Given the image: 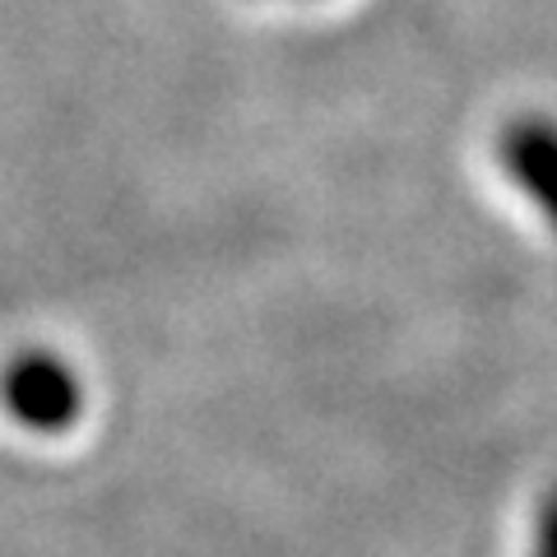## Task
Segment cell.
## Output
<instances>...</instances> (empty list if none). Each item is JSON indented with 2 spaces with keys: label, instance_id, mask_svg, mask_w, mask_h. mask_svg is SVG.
<instances>
[{
  "label": "cell",
  "instance_id": "3",
  "mask_svg": "<svg viewBox=\"0 0 557 557\" xmlns=\"http://www.w3.org/2000/svg\"><path fill=\"white\" fill-rule=\"evenodd\" d=\"M539 557H557V493L544 507V525H539Z\"/></svg>",
  "mask_w": 557,
  "mask_h": 557
},
{
  "label": "cell",
  "instance_id": "2",
  "mask_svg": "<svg viewBox=\"0 0 557 557\" xmlns=\"http://www.w3.org/2000/svg\"><path fill=\"white\" fill-rule=\"evenodd\" d=\"M497 153H502L507 177L539 205V214H544L548 228L557 233V126L544 116L511 121V126L502 131Z\"/></svg>",
  "mask_w": 557,
  "mask_h": 557
},
{
  "label": "cell",
  "instance_id": "1",
  "mask_svg": "<svg viewBox=\"0 0 557 557\" xmlns=\"http://www.w3.org/2000/svg\"><path fill=\"white\" fill-rule=\"evenodd\" d=\"M0 395H5V409L33 432H65L84 413L79 376L51 354L14 358L5 381H0Z\"/></svg>",
  "mask_w": 557,
  "mask_h": 557
}]
</instances>
